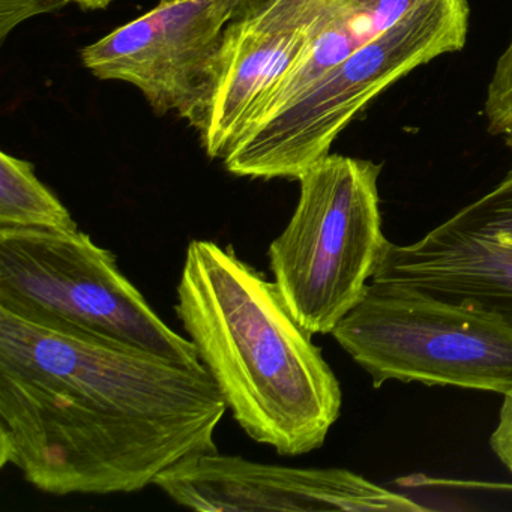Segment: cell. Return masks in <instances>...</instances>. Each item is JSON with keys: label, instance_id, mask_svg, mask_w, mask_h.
<instances>
[{"label": "cell", "instance_id": "cell-1", "mask_svg": "<svg viewBox=\"0 0 512 512\" xmlns=\"http://www.w3.org/2000/svg\"><path fill=\"white\" fill-rule=\"evenodd\" d=\"M205 365L0 308V466L55 496L128 494L218 451Z\"/></svg>", "mask_w": 512, "mask_h": 512}, {"label": "cell", "instance_id": "cell-2", "mask_svg": "<svg viewBox=\"0 0 512 512\" xmlns=\"http://www.w3.org/2000/svg\"><path fill=\"white\" fill-rule=\"evenodd\" d=\"M176 314L227 410L281 457L322 448L340 418V382L274 281L232 247L191 241Z\"/></svg>", "mask_w": 512, "mask_h": 512}, {"label": "cell", "instance_id": "cell-3", "mask_svg": "<svg viewBox=\"0 0 512 512\" xmlns=\"http://www.w3.org/2000/svg\"><path fill=\"white\" fill-rule=\"evenodd\" d=\"M469 17L467 0H425L289 106L248 127L223 158L227 172L298 181L328 157L337 137L389 86L433 59L463 50Z\"/></svg>", "mask_w": 512, "mask_h": 512}, {"label": "cell", "instance_id": "cell-4", "mask_svg": "<svg viewBox=\"0 0 512 512\" xmlns=\"http://www.w3.org/2000/svg\"><path fill=\"white\" fill-rule=\"evenodd\" d=\"M373 161L331 155L298 179L299 200L269 245V268L284 304L311 335L332 334L364 298L391 242L380 214Z\"/></svg>", "mask_w": 512, "mask_h": 512}, {"label": "cell", "instance_id": "cell-5", "mask_svg": "<svg viewBox=\"0 0 512 512\" xmlns=\"http://www.w3.org/2000/svg\"><path fill=\"white\" fill-rule=\"evenodd\" d=\"M0 308L203 365L196 346L125 277L115 254L79 229H0Z\"/></svg>", "mask_w": 512, "mask_h": 512}, {"label": "cell", "instance_id": "cell-6", "mask_svg": "<svg viewBox=\"0 0 512 512\" xmlns=\"http://www.w3.org/2000/svg\"><path fill=\"white\" fill-rule=\"evenodd\" d=\"M331 335L376 388L398 380L512 394V329L469 308L371 283Z\"/></svg>", "mask_w": 512, "mask_h": 512}, {"label": "cell", "instance_id": "cell-7", "mask_svg": "<svg viewBox=\"0 0 512 512\" xmlns=\"http://www.w3.org/2000/svg\"><path fill=\"white\" fill-rule=\"evenodd\" d=\"M241 0H160L80 52L100 80L139 89L157 116L187 121L214 71L224 31Z\"/></svg>", "mask_w": 512, "mask_h": 512}, {"label": "cell", "instance_id": "cell-8", "mask_svg": "<svg viewBox=\"0 0 512 512\" xmlns=\"http://www.w3.org/2000/svg\"><path fill=\"white\" fill-rule=\"evenodd\" d=\"M371 283L469 308L512 329V167L418 242L389 244Z\"/></svg>", "mask_w": 512, "mask_h": 512}, {"label": "cell", "instance_id": "cell-9", "mask_svg": "<svg viewBox=\"0 0 512 512\" xmlns=\"http://www.w3.org/2000/svg\"><path fill=\"white\" fill-rule=\"evenodd\" d=\"M332 0H241L224 31L205 94L188 124L223 160L272 89L310 47Z\"/></svg>", "mask_w": 512, "mask_h": 512}, {"label": "cell", "instance_id": "cell-10", "mask_svg": "<svg viewBox=\"0 0 512 512\" xmlns=\"http://www.w3.org/2000/svg\"><path fill=\"white\" fill-rule=\"evenodd\" d=\"M173 502L196 511L419 512L425 506L346 469H302L238 455H194L158 476Z\"/></svg>", "mask_w": 512, "mask_h": 512}, {"label": "cell", "instance_id": "cell-11", "mask_svg": "<svg viewBox=\"0 0 512 512\" xmlns=\"http://www.w3.org/2000/svg\"><path fill=\"white\" fill-rule=\"evenodd\" d=\"M422 2L425 0H332L313 43L272 89L248 127L289 106L320 77L388 31Z\"/></svg>", "mask_w": 512, "mask_h": 512}, {"label": "cell", "instance_id": "cell-12", "mask_svg": "<svg viewBox=\"0 0 512 512\" xmlns=\"http://www.w3.org/2000/svg\"><path fill=\"white\" fill-rule=\"evenodd\" d=\"M0 229L76 230L64 203L43 184L34 164L0 154Z\"/></svg>", "mask_w": 512, "mask_h": 512}, {"label": "cell", "instance_id": "cell-13", "mask_svg": "<svg viewBox=\"0 0 512 512\" xmlns=\"http://www.w3.org/2000/svg\"><path fill=\"white\" fill-rule=\"evenodd\" d=\"M488 131L502 137L512 149V37L500 58L497 59L493 76L488 83L484 106Z\"/></svg>", "mask_w": 512, "mask_h": 512}, {"label": "cell", "instance_id": "cell-14", "mask_svg": "<svg viewBox=\"0 0 512 512\" xmlns=\"http://www.w3.org/2000/svg\"><path fill=\"white\" fill-rule=\"evenodd\" d=\"M68 4V0H0V40H7L20 23L41 14L56 13Z\"/></svg>", "mask_w": 512, "mask_h": 512}, {"label": "cell", "instance_id": "cell-15", "mask_svg": "<svg viewBox=\"0 0 512 512\" xmlns=\"http://www.w3.org/2000/svg\"><path fill=\"white\" fill-rule=\"evenodd\" d=\"M490 446L506 469L512 472V394L503 395L499 422L491 434Z\"/></svg>", "mask_w": 512, "mask_h": 512}, {"label": "cell", "instance_id": "cell-16", "mask_svg": "<svg viewBox=\"0 0 512 512\" xmlns=\"http://www.w3.org/2000/svg\"><path fill=\"white\" fill-rule=\"evenodd\" d=\"M68 2L79 5L82 10L95 11L109 7L113 0H68Z\"/></svg>", "mask_w": 512, "mask_h": 512}]
</instances>
